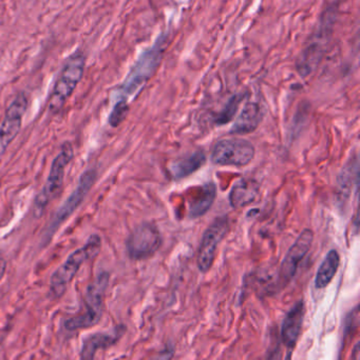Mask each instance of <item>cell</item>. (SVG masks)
I'll return each instance as SVG.
<instances>
[{"label":"cell","instance_id":"obj_1","mask_svg":"<svg viewBox=\"0 0 360 360\" xmlns=\"http://www.w3.org/2000/svg\"><path fill=\"white\" fill-rule=\"evenodd\" d=\"M101 238L97 234L91 235L80 249L72 252L50 278V294L53 298H61L67 291L68 285L73 281L82 264L97 257L101 252Z\"/></svg>","mask_w":360,"mask_h":360},{"label":"cell","instance_id":"obj_2","mask_svg":"<svg viewBox=\"0 0 360 360\" xmlns=\"http://www.w3.org/2000/svg\"><path fill=\"white\" fill-rule=\"evenodd\" d=\"M86 68V56L82 50L70 55L61 69L49 98L48 109L52 114L58 113L80 84Z\"/></svg>","mask_w":360,"mask_h":360},{"label":"cell","instance_id":"obj_3","mask_svg":"<svg viewBox=\"0 0 360 360\" xmlns=\"http://www.w3.org/2000/svg\"><path fill=\"white\" fill-rule=\"evenodd\" d=\"M109 279V273L101 272L92 283H89L85 293V312L67 319L65 321L66 330L78 331L90 329L101 321Z\"/></svg>","mask_w":360,"mask_h":360},{"label":"cell","instance_id":"obj_4","mask_svg":"<svg viewBox=\"0 0 360 360\" xmlns=\"http://www.w3.org/2000/svg\"><path fill=\"white\" fill-rule=\"evenodd\" d=\"M166 41H168L167 36H161L160 39L156 40L154 46L145 51L139 56L120 86V91L122 93L123 99L127 101L129 96L137 94L142 86L154 75L162 60L163 53L166 49Z\"/></svg>","mask_w":360,"mask_h":360},{"label":"cell","instance_id":"obj_5","mask_svg":"<svg viewBox=\"0 0 360 360\" xmlns=\"http://www.w3.org/2000/svg\"><path fill=\"white\" fill-rule=\"evenodd\" d=\"M74 158V150L71 143L66 141L61 145V151L51 165L50 173L42 191L34 200V216L40 217L49 203L59 194L63 188L66 170Z\"/></svg>","mask_w":360,"mask_h":360},{"label":"cell","instance_id":"obj_6","mask_svg":"<svg viewBox=\"0 0 360 360\" xmlns=\"http://www.w3.org/2000/svg\"><path fill=\"white\" fill-rule=\"evenodd\" d=\"M95 180H97V171L94 169H89L80 175L77 186L72 191L67 199L61 203V207L57 209L49 221L46 230H44L42 240L49 243L58 229L73 215L74 212L84 202L85 198L90 192L93 184H95Z\"/></svg>","mask_w":360,"mask_h":360},{"label":"cell","instance_id":"obj_7","mask_svg":"<svg viewBox=\"0 0 360 360\" xmlns=\"http://www.w3.org/2000/svg\"><path fill=\"white\" fill-rule=\"evenodd\" d=\"M255 147L242 139H224L211 151V162L218 166L245 167L255 158Z\"/></svg>","mask_w":360,"mask_h":360},{"label":"cell","instance_id":"obj_8","mask_svg":"<svg viewBox=\"0 0 360 360\" xmlns=\"http://www.w3.org/2000/svg\"><path fill=\"white\" fill-rule=\"evenodd\" d=\"M163 238L158 226L151 222L137 226L126 240L127 253L133 260L152 257L162 247Z\"/></svg>","mask_w":360,"mask_h":360},{"label":"cell","instance_id":"obj_9","mask_svg":"<svg viewBox=\"0 0 360 360\" xmlns=\"http://www.w3.org/2000/svg\"><path fill=\"white\" fill-rule=\"evenodd\" d=\"M230 231V221L226 216L216 218L205 231L199 247L197 264L201 273H207L215 262L216 253L221 241Z\"/></svg>","mask_w":360,"mask_h":360},{"label":"cell","instance_id":"obj_10","mask_svg":"<svg viewBox=\"0 0 360 360\" xmlns=\"http://www.w3.org/2000/svg\"><path fill=\"white\" fill-rule=\"evenodd\" d=\"M27 108V98L20 92L15 96L6 109L4 120L0 124V158L8 151L11 143L16 139L23 126V118Z\"/></svg>","mask_w":360,"mask_h":360},{"label":"cell","instance_id":"obj_11","mask_svg":"<svg viewBox=\"0 0 360 360\" xmlns=\"http://www.w3.org/2000/svg\"><path fill=\"white\" fill-rule=\"evenodd\" d=\"M314 241V233L311 229L302 231L293 243L280 266V279L285 283H289L295 276L300 262L306 257Z\"/></svg>","mask_w":360,"mask_h":360},{"label":"cell","instance_id":"obj_12","mask_svg":"<svg viewBox=\"0 0 360 360\" xmlns=\"http://www.w3.org/2000/svg\"><path fill=\"white\" fill-rule=\"evenodd\" d=\"M126 332L124 326H118L114 329L105 332L89 334L82 340L80 349V360H94L97 351L106 350L114 346Z\"/></svg>","mask_w":360,"mask_h":360},{"label":"cell","instance_id":"obj_13","mask_svg":"<svg viewBox=\"0 0 360 360\" xmlns=\"http://www.w3.org/2000/svg\"><path fill=\"white\" fill-rule=\"evenodd\" d=\"M331 30L328 29V25L327 29H325V25H321L319 31L315 34L314 40L304 49L297 63L298 71L302 76H308L318 65L323 53L325 52L323 49L329 42L328 35H331Z\"/></svg>","mask_w":360,"mask_h":360},{"label":"cell","instance_id":"obj_14","mask_svg":"<svg viewBox=\"0 0 360 360\" xmlns=\"http://www.w3.org/2000/svg\"><path fill=\"white\" fill-rule=\"evenodd\" d=\"M304 315H306V306L304 300L298 302L291 310L285 315L281 327V338L283 344L289 350L293 351L302 334V325H304Z\"/></svg>","mask_w":360,"mask_h":360},{"label":"cell","instance_id":"obj_15","mask_svg":"<svg viewBox=\"0 0 360 360\" xmlns=\"http://www.w3.org/2000/svg\"><path fill=\"white\" fill-rule=\"evenodd\" d=\"M264 115H266V111L260 103H247L237 117L230 132L239 135L255 132L263 120Z\"/></svg>","mask_w":360,"mask_h":360},{"label":"cell","instance_id":"obj_16","mask_svg":"<svg viewBox=\"0 0 360 360\" xmlns=\"http://www.w3.org/2000/svg\"><path fill=\"white\" fill-rule=\"evenodd\" d=\"M217 197V188L213 182L201 186L192 192V196L188 198L187 209L190 218H198L204 215Z\"/></svg>","mask_w":360,"mask_h":360},{"label":"cell","instance_id":"obj_17","mask_svg":"<svg viewBox=\"0 0 360 360\" xmlns=\"http://www.w3.org/2000/svg\"><path fill=\"white\" fill-rule=\"evenodd\" d=\"M259 184L256 180L243 179L232 186L230 193V203L234 209L247 207L259 196Z\"/></svg>","mask_w":360,"mask_h":360},{"label":"cell","instance_id":"obj_18","mask_svg":"<svg viewBox=\"0 0 360 360\" xmlns=\"http://www.w3.org/2000/svg\"><path fill=\"white\" fill-rule=\"evenodd\" d=\"M205 162H206V155L202 150H199L190 155L175 160L169 166V174L171 179L175 180L186 179L197 172L199 169L202 168Z\"/></svg>","mask_w":360,"mask_h":360},{"label":"cell","instance_id":"obj_19","mask_svg":"<svg viewBox=\"0 0 360 360\" xmlns=\"http://www.w3.org/2000/svg\"><path fill=\"white\" fill-rule=\"evenodd\" d=\"M340 266V255L336 250H331L321 262L316 277H315V287L316 289H325L333 281Z\"/></svg>","mask_w":360,"mask_h":360},{"label":"cell","instance_id":"obj_20","mask_svg":"<svg viewBox=\"0 0 360 360\" xmlns=\"http://www.w3.org/2000/svg\"><path fill=\"white\" fill-rule=\"evenodd\" d=\"M243 96L241 95H235L230 98V101L226 103L225 108L220 112L219 115L216 118V124L222 126V124H228L232 122V118L236 115L237 111L239 110V105L242 101Z\"/></svg>","mask_w":360,"mask_h":360},{"label":"cell","instance_id":"obj_21","mask_svg":"<svg viewBox=\"0 0 360 360\" xmlns=\"http://www.w3.org/2000/svg\"><path fill=\"white\" fill-rule=\"evenodd\" d=\"M128 103H127L126 99L120 98V101H118V103L114 105V107L112 108L111 113H110L109 118H108L110 126L113 127V128L120 126V124L124 122L127 115H128Z\"/></svg>","mask_w":360,"mask_h":360},{"label":"cell","instance_id":"obj_22","mask_svg":"<svg viewBox=\"0 0 360 360\" xmlns=\"http://www.w3.org/2000/svg\"><path fill=\"white\" fill-rule=\"evenodd\" d=\"M173 350H164L162 352L159 353L156 356L152 357L150 360H170L173 357Z\"/></svg>","mask_w":360,"mask_h":360},{"label":"cell","instance_id":"obj_23","mask_svg":"<svg viewBox=\"0 0 360 360\" xmlns=\"http://www.w3.org/2000/svg\"><path fill=\"white\" fill-rule=\"evenodd\" d=\"M6 266L8 264H6V259L0 256V281L4 278V274H6Z\"/></svg>","mask_w":360,"mask_h":360},{"label":"cell","instance_id":"obj_24","mask_svg":"<svg viewBox=\"0 0 360 360\" xmlns=\"http://www.w3.org/2000/svg\"><path fill=\"white\" fill-rule=\"evenodd\" d=\"M292 353L293 352H292L291 350L287 351V354L285 360H292Z\"/></svg>","mask_w":360,"mask_h":360}]
</instances>
